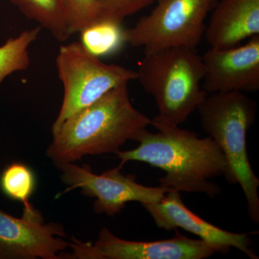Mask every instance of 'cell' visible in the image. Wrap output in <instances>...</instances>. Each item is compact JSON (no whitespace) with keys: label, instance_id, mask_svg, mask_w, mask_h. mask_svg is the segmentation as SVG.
I'll use <instances>...</instances> for the list:
<instances>
[{"label":"cell","instance_id":"obj_1","mask_svg":"<svg viewBox=\"0 0 259 259\" xmlns=\"http://www.w3.org/2000/svg\"><path fill=\"white\" fill-rule=\"evenodd\" d=\"M157 132L142 130L134 141L139 146L131 151H118L122 168L129 161H140L166 172L160 186L177 192L207 194L211 198L221 193L212 179L228 171L224 153L212 138L200 139L192 131L180 128L155 117L151 120Z\"/></svg>","mask_w":259,"mask_h":259},{"label":"cell","instance_id":"obj_2","mask_svg":"<svg viewBox=\"0 0 259 259\" xmlns=\"http://www.w3.org/2000/svg\"><path fill=\"white\" fill-rule=\"evenodd\" d=\"M151 120L136 110L127 83L74 114L56 132L47 156L56 166L79 161L89 155L117 153L127 141H134Z\"/></svg>","mask_w":259,"mask_h":259},{"label":"cell","instance_id":"obj_3","mask_svg":"<svg viewBox=\"0 0 259 259\" xmlns=\"http://www.w3.org/2000/svg\"><path fill=\"white\" fill-rule=\"evenodd\" d=\"M196 111L204 132L226 156L227 182L241 186L250 219L258 224L259 180L250 166L246 146L247 132L256 117V103L243 92L209 94Z\"/></svg>","mask_w":259,"mask_h":259},{"label":"cell","instance_id":"obj_4","mask_svg":"<svg viewBox=\"0 0 259 259\" xmlns=\"http://www.w3.org/2000/svg\"><path fill=\"white\" fill-rule=\"evenodd\" d=\"M140 83L152 95L160 120L184 123L205 98L202 56L196 49L168 48L145 55L137 71Z\"/></svg>","mask_w":259,"mask_h":259},{"label":"cell","instance_id":"obj_5","mask_svg":"<svg viewBox=\"0 0 259 259\" xmlns=\"http://www.w3.org/2000/svg\"><path fill=\"white\" fill-rule=\"evenodd\" d=\"M56 62L64 87V98L53 124L52 133L71 116L97 101L112 89L138 78L137 71L102 62L81 42L61 46Z\"/></svg>","mask_w":259,"mask_h":259},{"label":"cell","instance_id":"obj_6","mask_svg":"<svg viewBox=\"0 0 259 259\" xmlns=\"http://www.w3.org/2000/svg\"><path fill=\"white\" fill-rule=\"evenodd\" d=\"M218 0H157L150 14L125 29V44L144 48V55L168 48L196 49L206 30L207 15Z\"/></svg>","mask_w":259,"mask_h":259},{"label":"cell","instance_id":"obj_7","mask_svg":"<svg viewBox=\"0 0 259 259\" xmlns=\"http://www.w3.org/2000/svg\"><path fill=\"white\" fill-rule=\"evenodd\" d=\"M61 171V180L68 188L64 193L81 189V194L96 199L94 209L98 214L105 213L114 216L125 208L129 202L141 204L153 203L161 200L169 190L159 186L146 187L136 182L134 175H124L120 167L97 175L88 166H79L67 163L57 166Z\"/></svg>","mask_w":259,"mask_h":259},{"label":"cell","instance_id":"obj_8","mask_svg":"<svg viewBox=\"0 0 259 259\" xmlns=\"http://www.w3.org/2000/svg\"><path fill=\"white\" fill-rule=\"evenodd\" d=\"M69 246L73 258L80 259H204L226 253L221 247L187 238L178 231L171 239L139 242L117 238L107 228H102L95 244L73 238Z\"/></svg>","mask_w":259,"mask_h":259},{"label":"cell","instance_id":"obj_9","mask_svg":"<svg viewBox=\"0 0 259 259\" xmlns=\"http://www.w3.org/2000/svg\"><path fill=\"white\" fill-rule=\"evenodd\" d=\"M66 236L62 225L45 224L32 206L24 208L21 218L0 209V258H61L59 253L69 247Z\"/></svg>","mask_w":259,"mask_h":259},{"label":"cell","instance_id":"obj_10","mask_svg":"<svg viewBox=\"0 0 259 259\" xmlns=\"http://www.w3.org/2000/svg\"><path fill=\"white\" fill-rule=\"evenodd\" d=\"M202 88L207 95L259 90V35L243 46L231 49L210 48L202 56Z\"/></svg>","mask_w":259,"mask_h":259},{"label":"cell","instance_id":"obj_11","mask_svg":"<svg viewBox=\"0 0 259 259\" xmlns=\"http://www.w3.org/2000/svg\"><path fill=\"white\" fill-rule=\"evenodd\" d=\"M142 205L151 214L158 228L171 231L180 228L198 236L199 239L221 247L226 253L233 247L251 259L258 258L253 249L250 248L252 241L250 233H231L213 226L186 207L180 192L169 191L158 202Z\"/></svg>","mask_w":259,"mask_h":259},{"label":"cell","instance_id":"obj_12","mask_svg":"<svg viewBox=\"0 0 259 259\" xmlns=\"http://www.w3.org/2000/svg\"><path fill=\"white\" fill-rule=\"evenodd\" d=\"M206 27L210 48L231 49L259 35V0H218Z\"/></svg>","mask_w":259,"mask_h":259},{"label":"cell","instance_id":"obj_13","mask_svg":"<svg viewBox=\"0 0 259 259\" xmlns=\"http://www.w3.org/2000/svg\"><path fill=\"white\" fill-rule=\"evenodd\" d=\"M25 16L35 20L40 28L49 30L59 41L70 35L65 14L64 0H10Z\"/></svg>","mask_w":259,"mask_h":259},{"label":"cell","instance_id":"obj_14","mask_svg":"<svg viewBox=\"0 0 259 259\" xmlns=\"http://www.w3.org/2000/svg\"><path fill=\"white\" fill-rule=\"evenodd\" d=\"M124 32L120 22L97 19L79 32L81 44L97 57L110 55L125 44Z\"/></svg>","mask_w":259,"mask_h":259},{"label":"cell","instance_id":"obj_15","mask_svg":"<svg viewBox=\"0 0 259 259\" xmlns=\"http://www.w3.org/2000/svg\"><path fill=\"white\" fill-rule=\"evenodd\" d=\"M40 30L39 25L23 30L18 36L10 37L0 47V87L10 75L28 69L29 48L37 40Z\"/></svg>","mask_w":259,"mask_h":259},{"label":"cell","instance_id":"obj_16","mask_svg":"<svg viewBox=\"0 0 259 259\" xmlns=\"http://www.w3.org/2000/svg\"><path fill=\"white\" fill-rule=\"evenodd\" d=\"M35 187V177L28 166L13 163L5 168L0 177V188L8 198L23 203L24 208L31 207L30 199Z\"/></svg>","mask_w":259,"mask_h":259},{"label":"cell","instance_id":"obj_17","mask_svg":"<svg viewBox=\"0 0 259 259\" xmlns=\"http://www.w3.org/2000/svg\"><path fill=\"white\" fill-rule=\"evenodd\" d=\"M64 5L70 35L81 31L97 20L95 0H64Z\"/></svg>","mask_w":259,"mask_h":259},{"label":"cell","instance_id":"obj_18","mask_svg":"<svg viewBox=\"0 0 259 259\" xmlns=\"http://www.w3.org/2000/svg\"><path fill=\"white\" fill-rule=\"evenodd\" d=\"M97 19L122 23L127 17L136 14L157 0H95Z\"/></svg>","mask_w":259,"mask_h":259}]
</instances>
